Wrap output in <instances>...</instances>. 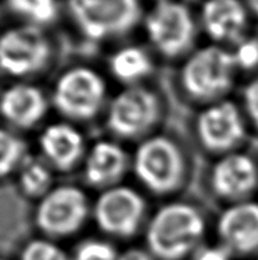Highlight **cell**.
<instances>
[{
  "label": "cell",
  "instance_id": "cell-7",
  "mask_svg": "<svg viewBox=\"0 0 258 260\" xmlns=\"http://www.w3.org/2000/svg\"><path fill=\"white\" fill-rule=\"evenodd\" d=\"M89 216V201L81 188H52L38 203L35 221L43 234L54 238L78 233Z\"/></svg>",
  "mask_w": 258,
  "mask_h": 260
},
{
  "label": "cell",
  "instance_id": "cell-1",
  "mask_svg": "<svg viewBox=\"0 0 258 260\" xmlns=\"http://www.w3.org/2000/svg\"><path fill=\"white\" fill-rule=\"evenodd\" d=\"M206 231L201 213L192 205L174 202L158 209L149 223V252L161 260H180L197 249Z\"/></svg>",
  "mask_w": 258,
  "mask_h": 260
},
{
  "label": "cell",
  "instance_id": "cell-11",
  "mask_svg": "<svg viewBox=\"0 0 258 260\" xmlns=\"http://www.w3.org/2000/svg\"><path fill=\"white\" fill-rule=\"evenodd\" d=\"M197 135L203 146L211 152H231L246 134L242 114L235 103H214L197 117Z\"/></svg>",
  "mask_w": 258,
  "mask_h": 260
},
{
  "label": "cell",
  "instance_id": "cell-6",
  "mask_svg": "<svg viewBox=\"0 0 258 260\" xmlns=\"http://www.w3.org/2000/svg\"><path fill=\"white\" fill-rule=\"evenodd\" d=\"M105 99V82L88 67L67 70L56 82L53 103L71 120H90L100 112Z\"/></svg>",
  "mask_w": 258,
  "mask_h": 260
},
{
  "label": "cell",
  "instance_id": "cell-24",
  "mask_svg": "<svg viewBox=\"0 0 258 260\" xmlns=\"http://www.w3.org/2000/svg\"><path fill=\"white\" fill-rule=\"evenodd\" d=\"M236 64L242 69L250 70L258 66V42L257 41H246L243 42L235 54Z\"/></svg>",
  "mask_w": 258,
  "mask_h": 260
},
{
  "label": "cell",
  "instance_id": "cell-15",
  "mask_svg": "<svg viewBox=\"0 0 258 260\" xmlns=\"http://www.w3.org/2000/svg\"><path fill=\"white\" fill-rule=\"evenodd\" d=\"M42 90L31 84H14L0 95V114L17 128H32L48 113Z\"/></svg>",
  "mask_w": 258,
  "mask_h": 260
},
{
  "label": "cell",
  "instance_id": "cell-18",
  "mask_svg": "<svg viewBox=\"0 0 258 260\" xmlns=\"http://www.w3.org/2000/svg\"><path fill=\"white\" fill-rule=\"evenodd\" d=\"M110 69L117 80L125 84H135L152 73V60L140 48L121 49L110 60Z\"/></svg>",
  "mask_w": 258,
  "mask_h": 260
},
{
  "label": "cell",
  "instance_id": "cell-13",
  "mask_svg": "<svg viewBox=\"0 0 258 260\" xmlns=\"http://www.w3.org/2000/svg\"><path fill=\"white\" fill-rule=\"evenodd\" d=\"M258 167L250 156L229 153L214 166L211 185L216 195L229 201H240L257 188Z\"/></svg>",
  "mask_w": 258,
  "mask_h": 260
},
{
  "label": "cell",
  "instance_id": "cell-20",
  "mask_svg": "<svg viewBox=\"0 0 258 260\" xmlns=\"http://www.w3.org/2000/svg\"><path fill=\"white\" fill-rule=\"evenodd\" d=\"M16 16L25 20L26 24L43 28L52 24L58 16L57 0H6Z\"/></svg>",
  "mask_w": 258,
  "mask_h": 260
},
{
  "label": "cell",
  "instance_id": "cell-16",
  "mask_svg": "<svg viewBox=\"0 0 258 260\" xmlns=\"http://www.w3.org/2000/svg\"><path fill=\"white\" fill-rule=\"evenodd\" d=\"M127 167V153L120 145L111 141H99L85 157V178L90 185L107 189L121 180Z\"/></svg>",
  "mask_w": 258,
  "mask_h": 260
},
{
  "label": "cell",
  "instance_id": "cell-23",
  "mask_svg": "<svg viewBox=\"0 0 258 260\" xmlns=\"http://www.w3.org/2000/svg\"><path fill=\"white\" fill-rule=\"evenodd\" d=\"M120 253L110 244L101 239H86L78 245L71 260H118Z\"/></svg>",
  "mask_w": 258,
  "mask_h": 260
},
{
  "label": "cell",
  "instance_id": "cell-2",
  "mask_svg": "<svg viewBox=\"0 0 258 260\" xmlns=\"http://www.w3.org/2000/svg\"><path fill=\"white\" fill-rule=\"evenodd\" d=\"M136 178L154 193L175 191L183 180L185 160L178 145L167 137H152L139 145L133 156Z\"/></svg>",
  "mask_w": 258,
  "mask_h": 260
},
{
  "label": "cell",
  "instance_id": "cell-17",
  "mask_svg": "<svg viewBox=\"0 0 258 260\" xmlns=\"http://www.w3.org/2000/svg\"><path fill=\"white\" fill-rule=\"evenodd\" d=\"M247 16L239 0H207L203 7V24L216 41H236L242 37Z\"/></svg>",
  "mask_w": 258,
  "mask_h": 260
},
{
  "label": "cell",
  "instance_id": "cell-22",
  "mask_svg": "<svg viewBox=\"0 0 258 260\" xmlns=\"http://www.w3.org/2000/svg\"><path fill=\"white\" fill-rule=\"evenodd\" d=\"M20 260H71L63 248L49 239H32L24 246Z\"/></svg>",
  "mask_w": 258,
  "mask_h": 260
},
{
  "label": "cell",
  "instance_id": "cell-21",
  "mask_svg": "<svg viewBox=\"0 0 258 260\" xmlns=\"http://www.w3.org/2000/svg\"><path fill=\"white\" fill-rule=\"evenodd\" d=\"M25 144L21 138L0 128V178L17 170L26 157Z\"/></svg>",
  "mask_w": 258,
  "mask_h": 260
},
{
  "label": "cell",
  "instance_id": "cell-26",
  "mask_svg": "<svg viewBox=\"0 0 258 260\" xmlns=\"http://www.w3.org/2000/svg\"><path fill=\"white\" fill-rule=\"evenodd\" d=\"M231 252L224 246H203L196 249L193 260H229Z\"/></svg>",
  "mask_w": 258,
  "mask_h": 260
},
{
  "label": "cell",
  "instance_id": "cell-9",
  "mask_svg": "<svg viewBox=\"0 0 258 260\" xmlns=\"http://www.w3.org/2000/svg\"><path fill=\"white\" fill-rule=\"evenodd\" d=\"M144 214L146 201L131 186L107 188L93 206V217L101 231L120 238H128L136 233Z\"/></svg>",
  "mask_w": 258,
  "mask_h": 260
},
{
  "label": "cell",
  "instance_id": "cell-3",
  "mask_svg": "<svg viewBox=\"0 0 258 260\" xmlns=\"http://www.w3.org/2000/svg\"><path fill=\"white\" fill-rule=\"evenodd\" d=\"M75 25L92 41L131 31L140 16L139 0H68Z\"/></svg>",
  "mask_w": 258,
  "mask_h": 260
},
{
  "label": "cell",
  "instance_id": "cell-5",
  "mask_svg": "<svg viewBox=\"0 0 258 260\" xmlns=\"http://www.w3.org/2000/svg\"><path fill=\"white\" fill-rule=\"evenodd\" d=\"M52 54L42 28L24 24L0 34V71L10 77H29L42 71Z\"/></svg>",
  "mask_w": 258,
  "mask_h": 260
},
{
  "label": "cell",
  "instance_id": "cell-25",
  "mask_svg": "<svg viewBox=\"0 0 258 260\" xmlns=\"http://www.w3.org/2000/svg\"><path fill=\"white\" fill-rule=\"evenodd\" d=\"M243 101H244V107H246V112H247L250 120L258 128V78L251 81L244 88Z\"/></svg>",
  "mask_w": 258,
  "mask_h": 260
},
{
  "label": "cell",
  "instance_id": "cell-14",
  "mask_svg": "<svg viewBox=\"0 0 258 260\" xmlns=\"http://www.w3.org/2000/svg\"><path fill=\"white\" fill-rule=\"evenodd\" d=\"M39 148L49 166L56 170H71L85 153L82 134L67 122H54L39 137Z\"/></svg>",
  "mask_w": 258,
  "mask_h": 260
},
{
  "label": "cell",
  "instance_id": "cell-28",
  "mask_svg": "<svg viewBox=\"0 0 258 260\" xmlns=\"http://www.w3.org/2000/svg\"><path fill=\"white\" fill-rule=\"evenodd\" d=\"M248 6H250V9L255 13L258 16V0H247Z\"/></svg>",
  "mask_w": 258,
  "mask_h": 260
},
{
  "label": "cell",
  "instance_id": "cell-19",
  "mask_svg": "<svg viewBox=\"0 0 258 260\" xmlns=\"http://www.w3.org/2000/svg\"><path fill=\"white\" fill-rule=\"evenodd\" d=\"M53 175L48 163L26 156L18 167V184L22 193L29 198H43L52 189Z\"/></svg>",
  "mask_w": 258,
  "mask_h": 260
},
{
  "label": "cell",
  "instance_id": "cell-4",
  "mask_svg": "<svg viewBox=\"0 0 258 260\" xmlns=\"http://www.w3.org/2000/svg\"><path fill=\"white\" fill-rule=\"evenodd\" d=\"M236 66L232 53L218 46H207L186 61L182 70V85L196 99H216L232 86Z\"/></svg>",
  "mask_w": 258,
  "mask_h": 260
},
{
  "label": "cell",
  "instance_id": "cell-27",
  "mask_svg": "<svg viewBox=\"0 0 258 260\" xmlns=\"http://www.w3.org/2000/svg\"><path fill=\"white\" fill-rule=\"evenodd\" d=\"M154 256L149 250L140 249V248H129L120 253L118 260H153Z\"/></svg>",
  "mask_w": 258,
  "mask_h": 260
},
{
  "label": "cell",
  "instance_id": "cell-29",
  "mask_svg": "<svg viewBox=\"0 0 258 260\" xmlns=\"http://www.w3.org/2000/svg\"><path fill=\"white\" fill-rule=\"evenodd\" d=\"M0 260H2V259H0Z\"/></svg>",
  "mask_w": 258,
  "mask_h": 260
},
{
  "label": "cell",
  "instance_id": "cell-10",
  "mask_svg": "<svg viewBox=\"0 0 258 260\" xmlns=\"http://www.w3.org/2000/svg\"><path fill=\"white\" fill-rule=\"evenodd\" d=\"M149 38L167 57H176L190 48L195 38V22L182 3L163 0L146 21Z\"/></svg>",
  "mask_w": 258,
  "mask_h": 260
},
{
  "label": "cell",
  "instance_id": "cell-8",
  "mask_svg": "<svg viewBox=\"0 0 258 260\" xmlns=\"http://www.w3.org/2000/svg\"><path fill=\"white\" fill-rule=\"evenodd\" d=\"M160 101L143 86H129L111 101L107 110V125L125 139L142 137L154 127L160 117Z\"/></svg>",
  "mask_w": 258,
  "mask_h": 260
},
{
  "label": "cell",
  "instance_id": "cell-12",
  "mask_svg": "<svg viewBox=\"0 0 258 260\" xmlns=\"http://www.w3.org/2000/svg\"><path fill=\"white\" fill-rule=\"evenodd\" d=\"M218 237L231 253L248 255L258 250V203H235L218 218Z\"/></svg>",
  "mask_w": 258,
  "mask_h": 260
}]
</instances>
